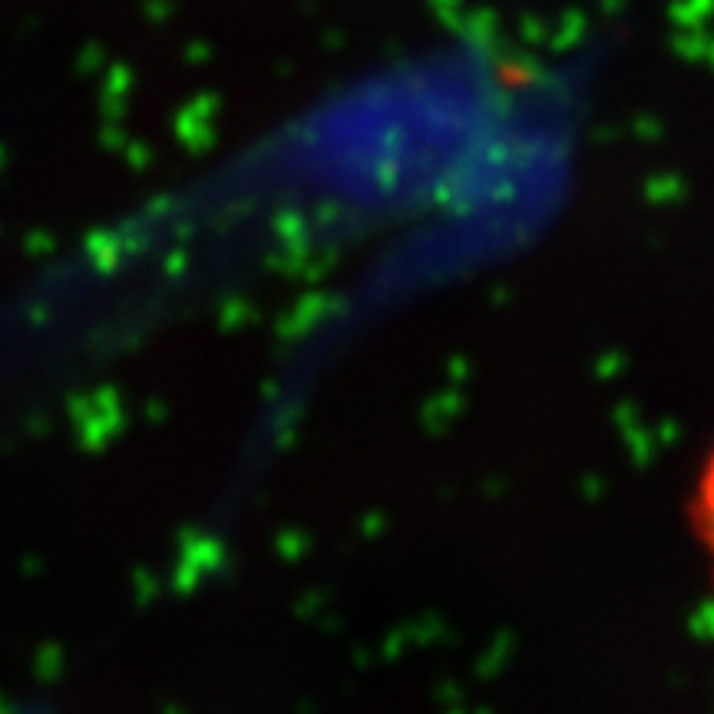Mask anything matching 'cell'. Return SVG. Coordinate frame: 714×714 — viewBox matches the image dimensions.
Wrapping results in <instances>:
<instances>
[{
	"label": "cell",
	"mask_w": 714,
	"mask_h": 714,
	"mask_svg": "<svg viewBox=\"0 0 714 714\" xmlns=\"http://www.w3.org/2000/svg\"><path fill=\"white\" fill-rule=\"evenodd\" d=\"M691 529H695V539L711 562V586H714V447L708 450L705 463H701L695 476V490H691Z\"/></svg>",
	"instance_id": "cell-1"
}]
</instances>
